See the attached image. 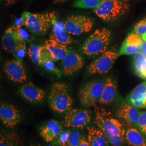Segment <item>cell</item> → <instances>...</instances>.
Segmentation results:
<instances>
[{
    "instance_id": "cell-1",
    "label": "cell",
    "mask_w": 146,
    "mask_h": 146,
    "mask_svg": "<svg viewBox=\"0 0 146 146\" xmlns=\"http://www.w3.org/2000/svg\"><path fill=\"white\" fill-rule=\"evenodd\" d=\"M111 40V33L109 29H97L86 40L81 51L88 57H96L107 51Z\"/></svg>"
},
{
    "instance_id": "cell-2",
    "label": "cell",
    "mask_w": 146,
    "mask_h": 146,
    "mask_svg": "<svg viewBox=\"0 0 146 146\" xmlns=\"http://www.w3.org/2000/svg\"><path fill=\"white\" fill-rule=\"evenodd\" d=\"M50 108L55 113L62 114L72 109L73 99L68 87L63 83L55 82L52 84L48 97Z\"/></svg>"
},
{
    "instance_id": "cell-3",
    "label": "cell",
    "mask_w": 146,
    "mask_h": 146,
    "mask_svg": "<svg viewBox=\"0 0 146 146\" xmlns=\"http://www.w3.org/2000/svg\"><path fill=\"white\" fill-rule=\"evenodd\" d=\"M129 5L121 0H103L94 9V13L106 22L114 21L123 16L129 10Z\"/></svg>"
},
{
    "instance_id": "cell-4",
    "label": "cell",
    "mask_w": 146,
    "mask_h": 146,
    "mask_svg": "<svg viewBox=\"0 0 146 146\" xmlns=\"http://www.w3.org/2000/svg\"><path fill=\"white\" fill-rule=\"evenodd\" d=\"M95 123L106 136L110 134L125 135L122 123L111 115L110 111L95 105Z\"/></svg>"
},
{
    "instance_id": "cell-5",
    "label": "cell",
    "mask_w": 146,
    "mask_h": 146,
    "mask_svg": "<svg viewBox=\"0 0 146 146\" xmlns=\"http://www.w3.org/2000/svg\"><path fill=\"white\" fill-rule=\"evenodd\" d=\"M53 13L40 14L25 12L22 14V23L31 32L37 35H43L46 34L52 25Z\"/></svg>"
},
{
    "instance_id": "cell-6",
    "label": "cell",
    "mask_w": 146,
    "mask_h": 146,
    "mask_svg": "<svg viewBox=\"0 0 146 146\" xmlns=\"http://www.w3.org/2000/svg\"><path fill=\"white\" fill-rule=\"evenodd\" d=\"M104 83L92 81L84 85L78 92V98L84 107H90L99 102L102 93Z\"/></svg>"
},
{
    "instance_id": "cell-7",
    "label": "cell",
    "mask_w": 146,
    "mask_h": 146,
    "mask_svg": "<svg viewBox=\"0 0 146 146\" xmlns=\"http://www.w3.org/2000/svg\"><path fill=\"white\" fill-rule=\"evenodd\" d=\"M63 23L68 34L76 36L91 31L94 27L93 20L84 15L70 16Z\"/></svg>"
},
{
    "instance_id": "cell-8",
    "label": "cell",
    "mask_w": 146,
    "mask_h": 146,
    "mask_svg": "<svg viewBox=\"0 0 146 146\" xmlns=\"http://www.w3.org/2000/svg\"><path fill=\"white\" fill-rule=\"evenodd\" d=\"M119 56V53L114 50H107L89 65L87 72L91 75L107 73L113 67Z\"/></svg>"
},
{
    "instance_id": "cell-9",
    "label": "cell",
    "mask_w": 146,
    "mask_h": 146,
    "mask_svg": "<svg viewBox=\"0 0 146 146\" xmlns=\"http://www.w3.org/2000/svg\"><path fill=\"white\" fill-rule=\"evenodd\" d=\"M92 120L90 110L86 109H71L66 113L64 125L67 128L83 129Z\"/></svg>"
},
{
    "instance_id": "cell-10",
    "label": "cell",
    "mask_w": 146,
    "mask_h": 146,
    "mask_svg": "<svg viewBox=\"0 0 146 146\" xmlns=\"http://www.w3.org/2000/svg\"><path fill=\"white\" fill-rule=\"evenodd\" d=\"M3 71L7 77L13 82L23 84L27 80L26 69L22 61L16 59L7 61L4 64Z\"/></svg>"
},
{
    "instance_id": "cell-11",
    "label": "cell",
    "mask_w": 146,
    "mask_h": 146,
    "mask_svg": "<svg viewBox=\"0 0 146 146\" xmlns=\"http://www.w3.org/2000/svg\"><path fill=\"white\" fill-rule=\"evenodd\" d=\"M0 119L2 123L8 128H14L21 121L19 110L14 105L2 102L0 105Z\"/></svg>"
},
{
    "instance_id": "cell-12",
    "label": "cell",
    "mask_w": 146,
    "mask_h": 146,
    "mask_svg": "<svg viewBox=\"0 0 146 146\" xmlns=\"http://www.w3.org/2000/svg\"><path fill=\"white\" fill-rule=\"evenodd\" d=\"M84 59L78 53L70 51L62 61V72L64 75L72 76L84 67Z\"/></svg>"
},
{
    "instance_id": "cell-13",
    "label": "cell",
    "mask_w": 146,
    "mask_h": 146,
    "mask_svg": "<svg viewBox=\"0 0 146 146\" xmlns=\"http://www.w3.org/2000/svg\"><path fill=\"white\" fill-rule=\"evenodd\" d=\"M19 93L31 103L42 102L45 99V92L31 82L21 86L19 89Z\"/></svg>"
},
{
    "instance_id": "cell-14",
    "label": "cell",
    "mask_w": 146,
    "mask_h": 146,
    "mask_svg": "<svg viewBox=\"0 0 146 146\" xmlns=\"http://www.w3.org/2000/svg\"><path fill=\"white\" fill-rule=\"evenodd\" d=\"M141 112L129 103L123 102L120 104L116 110L117 116L131 125L137 126Z\"/></svg>"
},
{
    "instance_id": "cell-15",
    "label": "cell",
    "mask_w": 146,
    "mask_h": 146,
    "mask_svg": "<svg viewBox=\"0 0 146 146\" xmlns=\"http://www.w3.org/2000/svg\"><path fill=\"white\" fill-rule=\"evenodd\" d=\"M142 38L134 31L128 34L119 51V55H135L140 52Z\"/></svg>"
},
{
    "instance_id": "cell-16",
    "label": "cell",
    "mask_w": 146,
    "mask_h": 146,
    "mask_svg": "<svg viewBox=\"0 0 146 146\" xmlns=\"http://www.w3.org/2000/svg\"><path fill=\"white\" fill-rule=\"evenodd\" d=\"M52 30L50 38L65 45L70 44L74 42L73 38L64 29V23L58 21L53 13L52 19Z\"/></svg>"
},
{
    "instance_id": "cell-17",
    "label": "cell",
    "mask_w": 146,
    "mask_h": 146,
    "mask_svg": "<svg viewBox=\"0 0 146 146\" xmlns=\"http://www.w3.org/2000/svg\"><path fill=\"white\" fill-rule=\"evenodd\" d=\"M22 42L24 41H22L15 26L8 28L2 37L3 48L7 52L12 54Z\"/></svg>"
},
{
    "instance_id": "cell-18",
    "label": "cell",
    "mask_w": 146,
    "mask_h": 146,
    "mask_svg": "<svg viewBox=\"0 0 146 146\" xmlns=\"http://www.w3.org/2000/svg\"><path fill=\"white\" fill-rule=\"evenodd\" d=\"M127 101L137 108H146V81L139 84L131 91Z\"/></svg>"
},
{
    "instance_id": "cell-19",
    "label": "cell",
    "mask_w": 146,
    "mask_h": 146,
    "mask_svg": "<svg viewBox=\"0 0 146 146\" xmlns=\"http://www.w3.org/2000/svg\"><path fill=\"white\" fill-rule=\"evenodd\" d=\"M63 131L62 126L58 121L50 120L41 127L40 135L46 142H52Z\"/></svg>"
},
{
    "instance_id": "cell-20",
    "label": "cell",
    "mask_w": 146,
    "mask_h": 146,
    "mask_svg": "<svg viewBox=\"0 0 146 146\" xmlns=\"http://www.w3.org/2000/svg\"><path fill=\"white\" fill-rule=\"evenodd\" d=\"M44 46L54 61L63 60L70 52L67 45L57 42L52 38L46 41Z\"/></svg>"
},
{
    "instance_id": "cell-21",
    "label": "cell",
    "mask_w": 146,
    "mask_h": 146,
    "mask_svg": "<svg viewBox=\"0 0 146 146\" xmlns=\"http://www.w3.org/2000/svg\"><path fill=\"white\" fill-rule=\"evenodd\" d=\"M117 91V88L116 81L110 77H108L105 81L104 87L99 103L103 105L110 104L115 99Z\"/></svg>"
},
{
    "instance_id": "cell-22",
    "label": "cell",
    "mask_w": 146,
    "mask_h": 146,
    "mask_svg": "<svg viewBox=\"0 0 146 146\" xmlns=\"http://www.w3.org/2000/svg\"><path fill=\"white\" fill-rule=\"evenodd\" d=\"M28 54L31 61L39 66H41L43 61L50 58V55L44 46L31 44L28 48Z\"/></svg>"
},
{
    "instance_id": "cell-23",
    "label": "cell",
    "mask_w": 146,
    "mask_h": 146,
    "mask_svg": "<svg viewBox=\"0 0 146 146\" xmlns=\"http://www.w3.org/2000/svg\"><path fill=\"white\" fill-rule=\"evenodd\" d=\"M87 129L88 132L87 139L89 146H110V142L100 129L88 127Z\"/></svg>"
},
{
    "instance_id": "cell-24",
    "label": "cell",
    "mask_w": 146,
    "mask_h": 146,
    "mask_svg": "<svg viewBox=\"0 0 146 146\" xmlns=\"http://www.w3.org/2000/svg\"><path fill=\"white\" fill-rule=\"evenodd\" d=\"M125 141L129 146H146V137L135 128H129L125 131Z\"/></svg>"
},
{
    "instance_id": "cell-25",
    "label": "cell",
    "mask_w": 146,
    "mask_h": 146,
    "mask_svg": "<svg viewBox=\"0 0 146 146\" xmlns=\"http://www.w3.org/2000/svg\"><path fill=\"white\" fill-rule=\"evenodd\" d=\"M0 146H23V142L20 136L11 131L1 134Z\"/></svg>"
},
{
    "instance_id": "cell-26",
    "label": "cell",
    "mask_w": 146,
    "mask_h": 146,
    "mask_svg": "<svg viewBox=\"0 0 146 146\" xmlns=\"http://www.w3.org/2000/svg\"><path fill=\"white\" fill-rule=\"evenodd\" d=\"M133 65L134 70L138 76L146 80V56L141 52L134 55Z\"/></svg>"
},
{
    "instance_id": "cell-27",
    "label": "cell",
    "mask_w": 146,
    "mask_h": 146,
    "mask_svg": "<svg viewBox=\"0 0 146 146\" xmlns=\"http://www.w3.org/2000/svg\"><path fill=\"white\" fill-rule=\"evenodd\" d=\"M103 0H76L74 7L82 9H95Z\"/></svg>"
},
{
    "instance_id": "cell-28",
    "label": "cell",
    "mask_w": 146,
    "mask_h": 146,
    "mask_svg": "<svg viewBox=\"0 0 146 146\" xmlns=\"http://www.w3.org/2000/svg\"><path fill=\"white\" fill-rule=\"evenodd\" d=\"M52 60H48L42 63L41 67L46 72L52 73L56 75L58 78H60L62 75V72L56 66L55 63Z\"/></svg>"
},
{
    "instance_id": "cell-29",
    "label": "cell",
    "mask_w": 146,
    "mask_h": 146,
    "mask_svg": "<svg viewBox=\"0 0 146 146\" xmlns=\"http://www.w3.org/2000/svg\"><path fill=\"white\" fill-rule=\"evenodd\" d=\"M71 131H63L62 133L52 142V146H66Z\"/></svg>"
},
{
    "instance_id": "cell-30",
    "label": "cell",
    "mask_w": 146,
    "mask_h": 146,
    "mask_svg": "<svg viewBox=\"0 0 146 146\" xmlns=\"http://www.w3.org/2000/svg\"><path fill=\"white\" fill-rule=\"evenodd\" d=\"M106 137L110 143L114 146H122L125 141V135L120 134H110Z\"/></svg>"
},
{
    "instance_id": "cell-31",
    "label": "cell",
    "mask_w": 146,
    "mask_h": 146,
    "mask_svg": "<svg viewBox=\"0 0 146 146\" xmlns=\"http://www.w3.org/2000/svg\"><path fill=\"white\" fill-rule=\"evenodd\" d=\"M27 48L26 42H22L16 48L13 54L16 60L23 62V59L26 55Z\"/></svg>"
},
{
    "instance_id": "cell-32",
    "label": "cell",
    "mask_w": 146,
    "mask_h": 146,
    "mask_svg": "<svg viewBox=\"0 0 146 146\" xmlns=\"http://www.w3.org/2000/svg\"><path fill=\"white\" fill-rule=\"evenodd\" d=\"M81 138L80 133L76 130L71 131L66 146H78Z\"/></svg>"
},
{
    "instance_id": "cell-33",
    "label": "cell",
    "mask_w": 146,
    "mask_h": 146,
    "mask_svg": "<svg viewBox=\"0 0 146 146\" xmlns=\"http://www.w3.org/2000/svg\"><path fill=\"white\" fill-rule=\"evenodd\" d=\"M133 31L141 37L143 35L146 34V18L136 24Z\"/></svg>"
},
{
    "instance_id": "cell-34",
    "label": "cell",
    "mask_w": 146,
    "mask_h": 146,
    "mask_svg": "<svg viewBox=\"0 0 146 146\" xmlns=\"http://www.w3.org/2000/svg\"><path fill=\"white\" fill-rule=\"evenodd\" d=\"M137 127L140 131L146 128V111L141 112Z\"/></svg>"
},
{
    "instance_id": "cell-35",
    "label": "cell",
    "mask_w": 146,
    "mask_h": 146,
    "mask_svg": "<svg viewBox=\"0 0 146 146\" xmlns=\"http://www.w3.org/2000/svg\"><path fill=\"white\" fill-rule=\"evenodd\" d=\"M15 27L23 41L26 42L29 40V38H30L29 34L28 33V32L26 30L22 29L19 26H15Z\"/></svg>"
},
{
    "instance_id": "cell-36",
    "label": "cell",
    "mask_w": 146,
    "mask_h": 146,
    "mask_svg": "<svg viewBox=\"0 0 146 146\" xmlns=\"http://www.w3.org/2000/svg\"><path fill=\"white\" fill-rule=\"evenodd\" d=\"M78 146H89L87 138L85 136H81V138Z\"/></svg>"
},
{
    "instance_id": "cell-37",
    "label": "cell",
    "mask_w": 146,
    "mask_h": 146,
    "mask_svg": "<svg viewBox=\"0 0 146 146\" xmlns=\"http://www.w3.org/2000/svg\"><path fill=\"white\" fill-rule=\"evenodd\" d=\"M140 52H141L145 56H146V41L145 40H142V42L141 44V49H140Z\"/></svg>"
},
{
    "instance_id": "cell-38",
    "label": "cell",
    "mask_w": 146,
    "mask_h": 146,
    "mask_svg": "<svg viewBox=\"0 0 146 146\" xmlns=\"http://www.w3.org/2000/svg\"><path fill=\"white\" fill-rule=\"evenodd\" d=\"M67 1H68V0H55L54 1V3H62L64 2H66Z\"/></svg>"
},
{
    "instance_id": "cell-39",
    "label": "cell",
    "mask_w": 146,
    "mask_h": 146,
    "mask_svg": "<svg viewBox=\"0 0 146 146\" xmlns=\"http://www.w3.org/2000/svg\"><path fill=\"white\" fill-rule=\"evenodd\" d=\"M141 132L146 137V128H145L144 129H143Z\"/></svg>"
},
{
    "instance_id": "cell-40",
    "label": "cell",
    "mask_w": 146,
    "mask_h": 146,
    "mask_svg": "<svg viewBox=\"0 0 146 146\" xmlns=\"http://www.w3.org/2000/svg\"><path fill=\"white\" fill-rule=\"evenodd\" d=\"M141 37H142V40L146 41V34H144V35H143L141 36Z\"/></svg>"
},
{
    "instance_id": "cell-41",
    "label": "cell",
    "mask_w": 146,
    "mask_h": 146,
    "mask_svg": "<svg viewBox=\"0 0 146 146\" xmlns=\"http://www.w3.org/2000/svg\"><path fill=\"white\" fill-rule=\"evenodd\" d=\"M121 1H129V0H121Z\"/></svg>"
},
{
    "instance_id": "cell-42",
    "label": "cell",
    "mask_w": 146,
    "mask_h": 146,
    "mask_svg": "<svg viewBox=\"0 0 146 146\" xmlns=\"http://www.w3.org/2000/svg\"><path fill=\"white\" fill-rule=\"evenodd\" d=\"M31 146H34V145H31Z\"/></svg>"
},
{
    "instance_id": "cell-43",
    "label": "cell",
    "mask_w": 146,
    "mask_h": 146,
    "mask_svg": "<svg viewBox=\"0 0 146 146\" xmlns=\"http://www.w3.org/2000/svg\"><path fill=\"white\" fill-rule=\"evenodd\" d=\"M1 1H2V0H1Z\"/></svg>"
},
{
    "instance_id": "cell-44",
    "label": "cell",
    "mask_w": 146,
    "mask_h": 146,
    "mask_svg": "<svg viewBox=\"0 0 146 146\" xmlns=\"http://www.w3.org/2000/svg\"></svg>"
}]
</instances>
